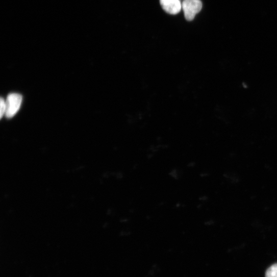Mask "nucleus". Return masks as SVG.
<instances>
[{
    "label": "nucleus",
    "instance_id": "obj_1",
    "mask_svg": "<svg viewBox=\"0 0 277 277\" xmlns=\"http://www.w3.org/2000/svg\"><path fill=\"white\" fill-rule=\"evenodd\" d=\"M202 8L203 4L200 0H184L182 4L184 17L189 21L193 20Z\"/></svg>",
    "mask_w": 277,
    "mask_h": 277
},
{
    "label": "nucleus",
    "instance_id": "obj_2",
    "mask_svg": "<svg viewBox=\"0 0 277 277\" xmlns=\"http://www.w3.org/2000/svg\"><path fill=\"white\" fill-rule=\"evenodd\" d=\"M7 110L5 116L8 118L13 117L20 109L22 103V96L19 94H10L7 99Z\"/></svg>",
    "mask_w": 277,
    "mask_h": 277
},
{
    "label": "nucleus",
    "instance_id": "obj_3",
    "mask_svg": "<svg viewBox=\"0 0 277 277\" xmlns=\"http://www.w3.org/2000/svg\"><path fill=\"white\" fill-rule=\"evenodd\" d=\"M160 4L163 10L170 15H177L182 9L180 0H160Z\"/></svg>",
    "mask_w": 277,
    "mask_h": 277
},
{
    "label": "nucleus",
    "instance_id": "obj_4",
    "mask_svg": "<svg viewBox=\"0 0 277 277\" xmlns=\"http://www.w3.org/2000/svg\"><path fill=\"white\" fill-rule=\"evenodd\" d=\"M265 277H277V263L271 266L265 273Z\"/></svg>",
    "mask_w": 277,
    "mask_h": 277
},
{
    "label": "nucleus",
    "instance_id": "obj_5",
    "mask_svg": "<svg viewBox=\"0 0 277 277\" xmlns=\"http://www.w3.org/2000/svg\"><path fill=\"white\" fill-rule=\"evenodd\" d=\"M0 107H1V108H0V117L2 119L4 116L6 115L7 110L6 102L3 98L0 99Z\"/></svg>",
    "mask_w": 277,
    "mask_h": 277
}]
</instances>
